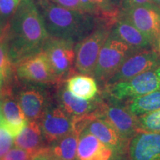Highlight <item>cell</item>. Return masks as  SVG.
<instances>
[{"instance_id":"obj_1","label":"cell","mask_w":160,"mask_h":160,"mask_svg":"<svg viewBox=\"0 0 160 160\" xmlns=\"http://www.w3.org/2000/svg\"><path fill=\"white\" fill-rule=\"evenodd\" d=\"M49 37L34 0H22L8 22V48L12 62L42 51Z\"/></svg>"},{"instance_id":"obj_2","label":"cell","mask_w":160,"mask_h":160,"mask_svg":"<svg viewBox=\"0 0 160 160\" xmlns=\"http://www.w3.org/2000/svg\"><path fill=\"white\" fill-rule=\"evenodd\" d=\"M36 4L51 37L75 43L96 28L97 18L89 13L66 9L51 0H37Z\"/></svg>"},{"instance_id":"obj_3","label":"cell","mask_w":160,"mask_h":160,"mask_svg":"<svg viewBox=\"0 0 160 160\" xmlns=\"http://www.w3.org/2000/svg\"><path fill=\"white\" fill-rule=\"evenodd\" d=\"M111 27L99 22V25L75 46V70L84 75L93 76L99 52L111 33Z\"/></svg>"},{"instance_id":"obj_4","label":"cell","mask_w":160,"mask_h":160,"mask_svg":"<svg viewBox=\"0 0 160 160\" xmlns=\"http://www.w3.org/2000/svg\"><path fill=\"white\" fill-rule=\"evenodd\" d=\"M134 52L111 33L99 52L93 77L106 85L125 60Z\"/></svg>"},{"instance_id":"obj_5","label":"cell","mask_w":160,"mask_h":160,"mask_svg":"<svg viewBox=\"0 0 160 160\" xmlns=\"http://www.w3.org/2000/svg\"><path fill=\"white\" fill-rule=\"evenodd\" d=\"M42 51L47 57L58 82L74 73V42L49 36Z\"/></svg>"},{"instance_id":"obj_6","label":"cell","mask_w":160,"mask_h":160,"mask_svg":"<svg viewBox=\"0 0 160 160\" xmlns=\"http://www.w3.org/2000/svg\"><path fill=\"white\" fill-rule=\"evenodd\" d=\"M73 130L79 134L83 131L89 132L115 151L117 154L122 153L128 147L127 139L108 122L98 117L96 111L82 117L73 118Z\"/></svg>"},{"instance_id":"obj_7","label":"cell","mask_w":160,"mask_h":160,"mask_svg":"<svg viewBox=\"0 0 160 160\" xmlns=\"http://www.w3.org/2000/svg\"><path fill=\"white\" fill-rule=\"evenodd\" d=\"M107 88L109 95L117 100H128L157 91L160 89V65Z\"/></svg>"},{"instance_id":"obj_8","label":"cell","mask_w":160,"mask_h":160,"mask_svg":"<svg viewBox=\"0 0 160 160\" xmlns=\"http://www.w3.org/2000/svg\"><path fill=\"white\" fill-rule=\"evenodd\" d=\"M125 18L142 32L152 44L160 39V7L153 2L148 3L120 11Z\"/></svg>"},{"instance_id":"obj_9","label":"cell","mask_w":160,"mask_h":160,"mask_svg":"<svg viewBox=\"0 0 160 160\" xmlns=\"http://www.w3.org/2000/svg\"><path fill=\"white\" fill-rule=\"evenodd\" d=\"M160 65V55L153 50L144 49L132 53L122 64L106 86H109L119 82L132 79L149 70Z\"/></svg>"},{"instance_id":"obj_10","label":"cell","mask_w":160,"mask_h":160,"mask_svg":"<svg viewBox=\"0 0 160 160\" xmlns=\"http://www.w3.org/2000/svg\"><path fill=\"white\" fill-rule=\"evenodd\" d=\"M39 122L48 142H55L73 131V118L60 106L48 105Z\"/></svg>"},{"instance_id":"obj_11","label":"cell","mask_w":160,"mask_h":160,"mask_svg":"<svg viewBox=\"0 0 160 160\" xmlns=\"http://www.w3.org/2000/svg\"><path fill=\"white\" fill-rule=\"evenodd\" d=\"M96 113L98 117L113 126L126 139L131 138L138 132L137 117L130 113L125 107L108 105L99 101Z\"/></svg>"},{"instance_id":"obj_12","label":"cell","mask_w":160,"mask_h":160,"mask_svg":"<svg viewBox=\"0 0 160 160\" xmlns=\"http://www.w3.org/2000/svg\"><path fill=\"white\" fill-rule=\"evenodd\" d=\"M15 65L22 79L34 82H58L42 51L24 58Z\"/></svg>"},{"instance_id":"obj_13","label":"cell","mask_w":160,"mask_h":160,"mask_svg":"<svg viewBox=\"0 0 160 160\" xmlns=\"http://www.w3.org/2000/svg\"><path fill=\"white\" fill-rule=\"evenodd\" d=\"M129 160H160V133L138 131L130 139Z\"/></svg>"},{"instance_id":"obj_14","label":"cell","mask_w":160,"mask_h":160,"mask_svg":"<svg viewBox=\"0 0 160 160\" xmlns=\"http://www.w3.org/2000/svg\"><path fill=\"white\" fill-rule=\"evenodd\" d=\"M117 153L91 134L83 131L79 135L77 160H114Z\"/></svg>"},{"instance_id":"obj_15","label":"cell","mask_w":160,"mask_h":160,"mask_svg":"<svg viewBox=\"0 0 160 160\" xmlns=\"http://www.w3.org/2000/svg\"><path fill=\"white\" fill-rule=\"evenodd\" d=\"M111 33L114 37L127 44L133 51L147 49L153 44L125 18L119 17L113 25Z\"/></svg>"},{"instance_id":"obj_16","label":"cell","mask_w":160,"mask_h":160,"mask_svg":"<svg viewBox=\"0 0 160 160\" xmlns=\"http://www.w3.org/2000/svg\"><path fill=\"white\" fill-rule=\"evenodd\" d=\"M19 102L28 122L39 121L47 107L43 92L33 87L28 88L20 92Z\"/></svg>"},{"instance_id":"obj_17","label":"cell","mask_w":160,"mask_h":160,"mask_svg":"<svg viewBox=\"0 0 160 160\" xmlns=\"http://www.w3.org/2000/svg\"><path fill=\"white\" fill-rule=\"evenodd\" d=\"M59 106L72 118L88 114L97 109L99 101H88L75 97L67 88H62L58 93Z\"/></svg>"},{"instance_id":"obj_18","label":"cell","mask_w":160,"mask_h":160,"mask_svg":"<svg viewBox=\"0 0 160 160\" xmlns=\"http://www.w3.org/2000/svg\"><path fill=\"white\" fill-rule=\"evenodd\" d=\"M2 127L13 138H16L27 126L28 121L19 104L13 99H6L2 102Z\"/></svg>"},{"instance_id":"obj_19","label":"cell","mask_w":160,"mask_h":160,"mask_svg":"<svg viewBox=\"0 0 160 160\" xmlns=\"http://www.w3.org/2000/svg\"><path fill=\"white\" fill-rule=\"evenodd\" d=\"M43 134L39 121H31L16 137V147L25 150L34 157L45 148L43 147Z\"/></svg>"},{"instance_id":"obj_20","label":"cell","mask_w":160,"mask_h":160,"mask_svg":"<svg viewBox=\"0 0 160 160\" xmlns=\"http://www.w3.org/2000/svg\"><path fill=\"white\" fill-rule=\"evenodd\" d=\"M79 133L73 130L48 148L49 154L53 160H77Z\"/></svg>"},{"instance_id":"obj_21","label":"cell","mask_w":160,"mask_h":160,"mask_svg":"<svg viewBox=\"0 0 160 160\" xmlns=\"http://www.w3.org/2000/svg\"><path fill=\"white\" fill-rule=\"evenodd\" d=\"M67 89L75 97L85 100L93 99L98 93L96 80L89 75H75L67 81Z\"/></svg>"},{"instance_id":"obj_22","label":"cell","mask_w":160,"mask_h":160,"mask_svg":"<svg viewBox=\"0 0 160 160\" xmlns=\"http://www.w3.org/2000/svg\"><path fill=\"white\" fill-rule=\"evenodd\" d=\"M125 108L135 117L160 109V89L127 100Z\"/></svg>"},{"instance_id":"obj_23","label":"cell","mask_w":160,"mask_h":160,"mask_svg":"<svg viewBox=\"0 0 160 160\" xmlns=\"http://www.w3.org/2000/svg\"><path fill=\"white\" fill-rule=\"evenodd\" d=\"M13 63L9 54L8 48V22L6 24L0 34V78L8 79L13 71Z\"/></svg>"},{"instance_id":"obj_24","label":"cell","mask_w":160,"mask_h":160,"mask_svg":"<svg viewBox=\"0 0 160 160\" xmlns=\"http://www.w3.org/2000/svg\"><path fill=\"white\" fill-rule=\"evenodd\" d=\"M138 131L160 133V109L137 117Z\"/></svg>"},{"instance_id":"obj_25","label":"cell","mask_w":160,"mask_h":160,"mask_svg":"<svg viewBox=\"0 0 160 160\" xmlns=\"http://www.w3.org/2000/svg\"><path fill=\"white\" fill-rule=\"evenodd\" d=\"M22 0H0V19L7 24L15 13Z\"/></svg>"},{"instance_id":"obj_26","label":"cell","mask_w":160,"mask_h":160,"mask_svg":"<svg viewBox=\"0 0 160 160\" xmlns=\"http://www.w3.org/2000/svg\"><path fill=\"white\" fill-rule=\"evenodd\" d=\"M13 144V138L2 127H0V159L11 150Z\"/></svg>"},{"instance_id":"obj_27","label":"cell","mask_w":160,"mask_h":160,"mask_svg":"<svg viewBox=\"0 0 160 160\" xmlns=\"http://www.w3.org/2000/svg\"><path fill=\"white\" fill-rule=\"evenodd\" d=\"M33 157L25 150L15 147L8 152L1 160H31Z\"/></svg>"},{"instance_id":"obj_28","label":"cell","mask_w":160,"mask_h":160,"mask_svg":"<svg viewBox=\"0 0 160 160\" xmlns=\"http://www.w3.org/2000/svg\"><path fill=\"white\" fill-rule=\"evenodd\" d=\"M51 1L66 9L86 13L85 8L79 0H51Z\"/></svg>"},{"instance_id":"obj_29","label":"cell","mask_w":160,"mask_h":160,"mask_svg":"<svg viewBox=\"0 0 160 160\" xmlns=\"http://www.w3.org/2000/svg\"><path fill=\"white\" fill-rule=\"evenodd\" d=\"M79 1L85 8L86 13L94 16L96 18L99 17L102 13L101 9L98 7L93 0H79Z\"/></svg>"},{"instance_id":"obj_30","label":"cell","mask_w":160,"mask_h":160,"mask_svg":"<svg viewBox=\"0 0 160 160\" xmlns=\"http://www.w3.org/2000/svg\"><path fill=\"white\" fill-rule=\"evenodd\" d=\"M93 1L101 9L102 13H100V15L103 13H113V12L119 11V10L116 8L115 5L112 2L111 0H93Z\"/></svg>"},{"instance_id":"obj_31","label":"cell","mask_w":160,"mask_h":160,"mask_svg":"<svg viewBox=\"0 0 160 160\" xmlns=\"http://www.w3.org/2000/svg\"><path fill=\"white\" fill-rule=\"evenodd\" d=\"M152 0H120V8L122 11H125L131 8L148 3H152Z\"/></svg>"},{"instance_id":"obj_32","label":"cell","mask_w":160,"mask_h":160,"mask_svg":"<svg viewBox=\"0 0 160 160\" xmlns=\"http://www.w3.org/2000/svg\"><path fill=\"white\" fill-rule=\"evenodd\" d=\"M31 160H53L49 154L48 148H45L42 150L39 153L36 154L34 157L32 158Z\"/></svg>"},{"instance_id":"obj_33","label":"cell","mask_w":160,"mask_h":160,"mask_svg":"<svg viewBox=\"0 0 160 160\" xmlns=\"http://www.w3.org/2000/svg\"><path fill=\"white\" fill-rule=\"evenodd\" d=\"M3 121V114H2V102L0 101V127Z\"/></svg>"},{"instance_id":"obj_34","label":"cell","mask_w":160,"mask_h":160,"mask_svg":"<svg viewBox=\"0 0 160 160\" xmlns=\"http://www.w3.org/2000/svg\"><path fill=\"white\" fill-rule=\"evenodd\" d=\"M5 25H6V24L2 22V20L0 19V30H2L4 28H5Z\"/></svg>"},{"instance_id":"obj_35","label":"cell","mask_w":160,"mask_h":160,"mask_svg":"<svg viewBox=\"0 0 160 160\" xmlns=\"http://www.w3.org/2000/svg\"><path fill=\"white\" fill-rule=\"evenodd\" d=\"M152 1H153V3L160 7V0H152Z\"/></svg>"},{"instance_id":"obj_36","label":"cell","mask_w":160,"mask_h":160,"mask_svg":"<svg viewBox=\"0 0 160 160\" xmlns=\"http://www.w3.org/2000/svg\"><path fill=\"white\" fill-rule=\"evenodd\" d=\"M111 1H112V2L115 5H116V4L120 2V0H111Z\"/></svg>"},{"instance_id":"obj_37","label":"cell","mask_w":160,"mask_h":160,"mask_svg":"<svg viewBox=\"0 0 160 160\" xmlns=\"http://www.w3.org/2000/svg\"><path fill=\"white\" fill-rule=\"evenodd\" d=\"M158 50H159V51L160 52V39L159 40V45H158Z\"/></svg>"},{"instance_id":"obj_38","label":"cell","mask_w":160,"mask_h":160,"mask_svg":"<svg viewBox=\"0 0 160 160\" xmlns=\"http://www.w3.org/2000/svg\"><path fill=\"white\" fill-rule=\"evenodd\" d=\"M2 80L1 78H0V88H1L2 87Z\"/></svg>"},{"instance_id":"obj_39","label":"cell","mask_w":160,"mask_h":160,"mask_svg":"<svg viewBox=\"0 0 160 160\" xmlns=\"http://www.w3.org/2000/svg\"><path fill=\"white\" fill-rule=\"evenodd\" d=\"M2 30H0V34H1V33H2Z\"/></svg>"}]
</instances>
